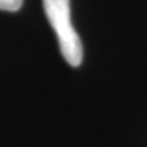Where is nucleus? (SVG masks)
I'll return each mask as SVG.
<instances>
[{
	"label": "nucleus",
	"instance_id": "obj_2",
	"mask_svg": "<svg viewBox=\"0 0 147 147\" xmlns=\"http://www.w3.org/2000/svg\"><path fill=\"white\" fill-rule=\"evenodd\" d=\"M23 5V0H0V10L16 11Z\"/></svg>",
	"mask_w": 147,
	"mask_h": 147
},
{
	"label": "nucleus",
	"instance_id": "obj_1",
	"mask_svg": "<svg viewBox=\"0 0 147 147\" xmlns=\"http://www.w3.org/2000/svg\"><path fill=\"white\" fill-rule=\"evenodd\" d=\"M47 21L56 31L59 49L65 62L79 67L84 59V47L79 33L75 31L70 18V0H42Z\"/></svg>",
	"mask_w": 147,
	"mask_h": 147
}]
</instances>
